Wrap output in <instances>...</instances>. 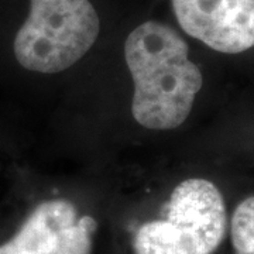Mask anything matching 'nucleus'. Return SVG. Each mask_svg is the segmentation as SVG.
<instances>
[{"label":"nucleus","mask_w":254,"mask_h":254,"mask_svg":"<svg viewBox=\"0 0 254 254\" xmlns=\"http://www.w3.org/2000/svg\"><path fill=\"white\" fill-rule=\"evenodd\" d=\"M125 57L134 82L137 123L151 130L181 126L203 83L185 40L164 23L145 21L127 37Z\"/></svg>","instance_id":"f257e3e1"},{"label":"nucleus","mask_w":254,"mask_h":254,"mask_svg":"<svg viewBox=\"0 0 254 254\" xmlns=\"http://www.w3.org/2000/svg\"><path fill=\"white\" fill-rule=\"evenodd\" d=\"M98 229V219L71 200H41L0 240V254H93Z\"/></svg>","instance_id":"20e7f679"},{"label":"nucleus","mask_w":254,"mask_h":254,"mask_svg":"<svg viewBox=\"0 0 254 254\" xmlns=\"http://www.w3.org/2000/svg\"><path fill=\"white\" fill-rule=\"evenodd\" d=\"M131 254H213L227 233L225 199L215 184H178L158 216L130 226Z\"/></svg>","instance_id":"f03ea898"},{"label":"nucleus","mask_w":254,"mask_h":254,"mask_svg":"<svg viewBox=\"0 0 254 254\" xmlns=\"http://www.w3.org/2000/svg\"><path fill=\"white\" fill-rule=\"evenodd\" d=\"M173 9L182 30L215 51L254 47V0H173Z\"/></svg>","instance_id":"39448f33"},{"label":"nucleus","mask_w":254,"mask_h":254,"mask_svg":"<svg viewBox=\"0 0 254 254\" xmlns=\"http://www.w3.org/2000/svg\"><path fill=\"white\" fill-rule=\"evenodd\" d=\"M99 30L89 0H30V13L13 40V55L31 72H61L91 50Z\"/></svg>","instance_id":"7ed1b4c3"},{"label":"nucleus","mask_w":254,"mask_h":254,"mask_svg":"<svg viewBox=\"0 0 254 254\" xmlns=\"http://www.w3.org/2000/svg\"><path fill=\"white\" fill-rule=\"evenodd\" d=\"M230 240L235 254H254V196L242 200L230 220Z\"/></svg>","instance_id":"423d86ee"}]
</instances>
